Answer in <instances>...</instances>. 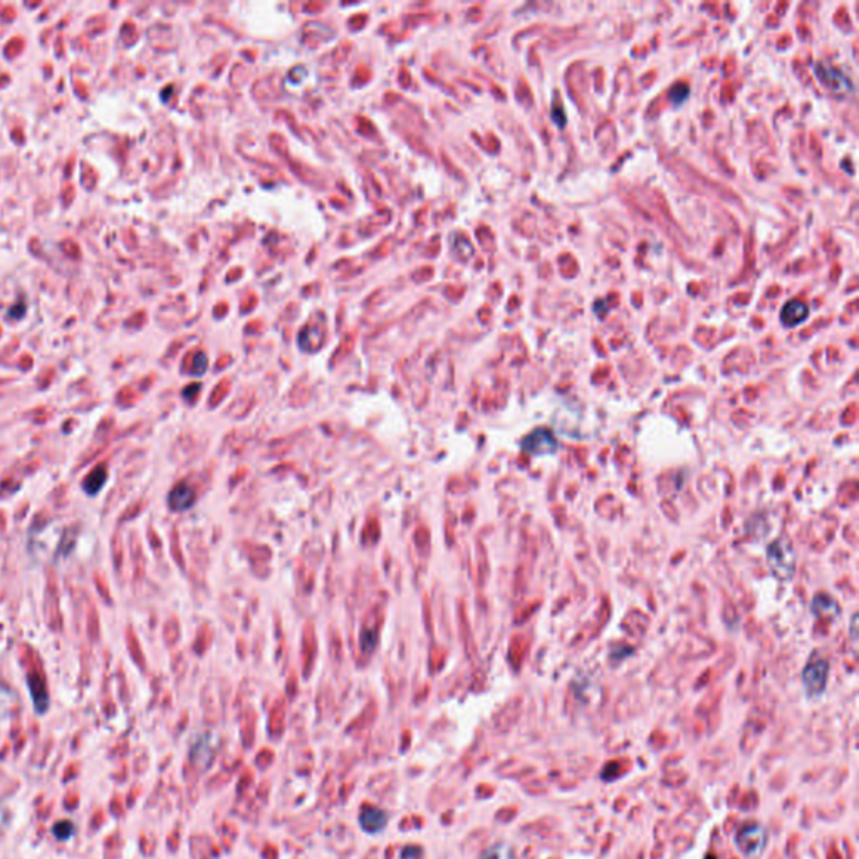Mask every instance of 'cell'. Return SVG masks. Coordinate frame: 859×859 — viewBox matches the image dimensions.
<instances>
[{
  "label": "cell",
  "instance_id": "obj_1",
  "mask_svg": "<svg viewBox=\"0 0 859 859\" xmlns=\"http://www.w3.org/2000/svg\"><path fill=\"white\" fill-rule=\"evenodd\" d=\"M767 564L772 576L781 582H787L796 573V552L787 540L777 539L767 547Z\"/></svg>",
  "mask_w": 859,
  "mask_h": 859
},
{
  "label": "cell",
  "instance_id": "obj_2",
  "mask_svg": "<svg viewBox=\"0 0 859 859\" xmlns=\"http://www.w3.org/2000/svg\"><path fill=\"white\" fill-rule=\"evenodd\" d=\"M735 845L743 856H759L767 845V831L762 824H747L737 832Z\"/></svg>",
  "mask_w": 859,
  "mask_h": 859
},
{
  "label": "cell",
  "instance_id": "obj_3",
  "mask_svg": "<svg viewBox=\"0 0 859 859\" xmlns=\"http://www.w3.org/2000/svg\"><path fill=\"white\" fill-rule=\"evenodd\" d=\"M829 665L826 659H811L803 670V683L809 697H818L826 690Z\"/></svg>",
  "mask_w": 859,
  "mask_h": 859
},
{
  "label": "cell",
  "instance_id": "obj_4",
  "mask_svg": "<svg viewBox=\"0 0 859 859\" xmlns=\"http://www.w3.org/2000/svg\"><path fill=\"white\" fill-rule=\"evenodd\" d=\"M558 440L549 430L539 428L529 436H525L522 448L531 455H551L558 450Z\"/></svg>",
  "mask_w": 859,
  "mask_h": 859
},
{
  "label": "cell",
  "instance_id": "obj_5",
  "mask_svg": "<svg viewBox=\"0 0 859 859\" xmlns=\"http://www.w3.org/2000/svg\"><path fill=\"white\" fill-rule=\"evenodd\" d=\"M809 316V306L803 301H791L784 306L781 312L782 324L792 328V326L800 324Z\"/></svg>",
  "mask_w": 859,
  "mask_h": 859
},
{
  "label": "cell",
  "instance_id": "obj_6",
  "mask_svg": "<svg viewBox=\"0 0 859 859\" xmlns=\"http://www.w3.org/2000/svg\"><path fill=\"white\" fill-rule=\"evenodd\" d=\"M816 72H818L820 81H823L826 86H829L831 89H846V87L847 89H853L849 79H847L841 71H838V69L818 66Z\"/></svg>",
  "mask_w": 859,
  "mask_h": 859
},
{
  "label": "cell",
  "instance_id": "obj_7",
  "mask_svg": "<svg viewBox=\"0 0 859 859\" xmlns=\"http://www.w3.org/2000/svg\"><path fill=\"white\" fill-rule=\"evenodd\" d=\"M385 823H386L385 814H383L381 811H378V809L370 807L361 814V824L364 826V829H368L371 832L381 829V827L385 826Z\"/></svg>",
  "mask_w": 859,
  "mask_h": 859
},
{
  "label": "cell",
  "instance_id": "obj_8",
  "mask_svg": "<svg viewBox=\"0 0 859 859\" xmlns=\"http://www.w3.org/2000/svg\"><path fill=\"white\" fill-rule=\"evenodd\" d=\"M191 498H193L191 490L187 485H178L173 490V494H171V505L175 509H185L190 505Z\"/></svg>",
  "mask_w": 859,
  "mask_h": 859
},
{
  "label": "cell",
  "instance_id": "obj_9",
  "mask_svg": "<svg viewBox=\"0 0 859 859\" xmlns=\"http://www.w3.org/2000/svg\"><path fill=\"white\" fill-rule=\"evenodd\" d=\"M812 609H814V613H818V615H826V613L838 611V604H836L831 597L818 596L814 600V603H812Z\"/></svg>",
  "mask_w": 859,
  "mask_h": 859
},
{
  "label": "cell",
  "instance_id": "obj_10",
  "mask_svg": "<svg viewBox=\"0 0 859 859\" xmlns=\"http://www.w3.org/2000/svg\"><path fill=\"white\" fill-rule=\"evenodd\" d=\"M512 851L505 846H497L494 849L487 851L482 859H512Z\"/></svg>",
  "mask_w": 859,
  "mask_h": 859
},
{
  "label": "cell",
  "instance_id": "obj_11",
  "mask_svg": "<svg viewBox=\"0 0 859 859\" xmlns=\"http://www.w3.org/2000/svg\"><path fill=\"white\" fill-rule=\"evenodd\" d=\"M688 91H690L688 86H686V84H683V83H680V84H677V86H675L673 89L670 91V98L673 99L675 105H680V103H683L685 99H686V96H688Z\"/></svg>",
  "mask_w": 859,
  "mask_h": 859
},
{
  "label": "cell",
  "instance_id": "obj_12",
  "mask_svg": "<svg viewBox=\"0 0 859 859\" xmlns=\"http://www.w3.org/2000/svg\"><path fill=\"white\" fill-rule=\"evenodd\" d=\"M52 831H54V836H56V838L67 839V838H71V834H72V832H74V826H72L71 823H67V820H63V823L56 824Z\"/></svg>",
  "mask_w": 859,
  "mask_h": 859
},
{
  "label": "cell",
  "instance_id": "obj_13",
  "mask_svg": "<svg viewBox=\"0 0 859 859\" xmlns=\"http://www.w3.org/2000/svg\"><path fill=\"white\" fill-rule=\"evenodd\" d=\"M705 859H717V858H715V856H710V854H708V856L705 858Z\"/></svg>",
  "mask_w": 859,
  "mask_h": 859
}]
</instances>
